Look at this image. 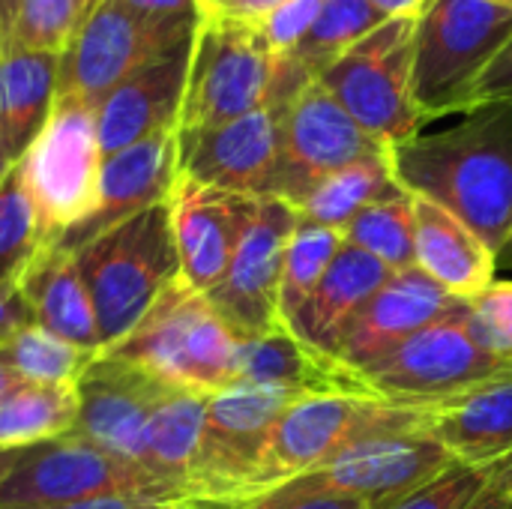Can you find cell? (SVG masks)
<instances>
[{
  "label": "cell",
  "instance_id": "cell-1",
  "mask_svg": "<svg viewBox=\"0 0 512 509\" xmlns=\"http://www.w3.org/2000/svg\"><path fill=\"white\" fill-rule=\"evenodd\" d=\"M396 183L408 195L471 225L495 252L512 228V102H489L438 132L390 147Z\"/></svg>",
  "mask_w": 512,
  "mask_h": 509
},
{
  "label": "cell",
  "instance_id": "cell-2",
  "mask_svg": "<svg viewBox=\"0 0 512 509\" xmlns=\"http://www.w3.org/2000/svg\"><path fill=\"white\" fill-rule=\"evenodd\" d=\"M72 255L96 312L102 351L126 339L180 279L168 201L102 231Z\"/></svg>",
  "mask_w": 512,
  "mask_h": 509
},
{
  "label": "cell",
  "instance_id": "cell-3",
  "mask_svg": "<svg viewBox=\"0 0 512 509\" xmlns=\"http://www.w3.org/2000/svg\"><path fill=\"white\" fill-rule=\"evenodd\" d=\"M414 429H426V405L384 402L357 393L297 396L273 426L261 465L237 509L294 477L321 471L360 441Z\"/></svg>",
  "mask_w": 512,
  "mask_h": 509
},
{
  "label": "cell",
  "instance_id": "cell-4",
  "mask_svg": "<svg viewBox=\"0 0 512 509\" xmlns=\"http://www.w3.org/2000/svg\"><path fill=\"white\" fill-rule=\"evenodd\" d=\"M237 351L240 339L207 294L177 279L132 333L102 354L120 357L174 390L213 396L237 384Z\"/></svg>",
  "mask_w": 512,
  "mask_h": 509
},
{
  "label": "cell",
  "instance_id": "cell-5",
  "mask_svg": "<svg viewBox=\"0 0 512 509\" xmlns=\"http://www.w3.org/2000/svg\"><path fill=\"white\" fill-rule=\"evenodd\" d=\"M512 39V9L432 0L414 27V96L429 123L474 108L477 84Z\"/></svg>",
  "mask_w": 512,
  "mask_h": 509
},
{
  "label": "cell",
  "instance_id": "cell-6",
  "mask_svg": "<svg viewBox=\"0 0 512 509\" xmlns=\"http://www.w3.org/2000/svg\"><path fill=\"white\" fill-rule=\"evenodd\" d=\"M294 399L297 393L291 390L255 384L213 393L180 509H237L261 465L273 426Z\"/></svg>",
  "mask_w": 512,
  "mask_h": 509
},
{
  "label": "cell",
  "instance_id": "cell-7",
  "mask_svg": "<svg viewBox=\"0 0 512 509\" xmlns=\"http://www.w3.org/2000/svg\"><path fill=\"white\" fill-rule=\"evenodd\" d=\"M15 168L36 207L42 246L60 240L96 207L102 174L96 108L78 96L57 93L42 132Z\"/></svg>",
  "mask_w": 512,
  "mask_h": 509
},
{
  "label": "cell",
  "instance_id": "cell-8",
  "mask_svg": "<svg viewBox=\"0 0 512 509\" xmlns=\"http://www.w3.org/2000/svg\"><path fill=\"white\" fill-rule=\"evenodd\" d=\"M414 27L417 18H387L318 75L321 87L384 147L429 126L414 96Z\"/></svg>",
  "mask_w": 512,
  "mask_h": 509
},
{
  "label": "cell",
  "instance_id": "cell-9",
  "mask_svg": "<svg viewBox=\"0 0 512 509\" xmlns=\"http://www.w3.org/2000/svg\"><path fill=\"white\" fill-rule=\"evenodd\" d=\"M279 57L258 27L204 15L189 57L177 135L216 129L276 102Z\"/></svg>",
  "mask_w": 512,
  "mask_h": 509
},
{
  "label": "cell",
  "instance_id": "cell-10",
  "mask_svg": "<svg viewBox=\"0 0 512 509\" xmlns=\"http://www.w3.org/2000/svg\"><path fill=\"white\" fill-rule=\"evenodd\" d=\"M96 498H144L177 509L171 489L141 465L75 435L21 450L15 471L0 486V509L66 507Z\"/></svg>",
  "mask_w": 512,
  "mask_h": 509
},
{
  "label": "cell",
  "instance_id": "cell-11",
  "mask_svg": "<svg viewBox=\"0 0 512 509\" xmlns=\"http://www.w3.org/2000/svg\"><path fill=\"white\" fill-rule=\"evenodd\" d=\"M510 369L477 342L465 306L456 315L423 327L357 378L372 399L432 405Z\"/></svg>",
  "mask_w": 512,
  "mask_h": 509
},
{
  "label": "cell",
  "instance_id": "cell-12",
  "mask_svg": "<svg viewBox=\"0 0 512 509\" xmlns=\"http://www.w3.org/2000/svg\"><path fill=\"white\" fill-rule=\"evenodd\" d=\"M381 153L390 147L372 138L315 78L285 102L282 156L270 198L300 207L318 183Z\"/></svg>",
  "mask_w": 512,
  "mask_h": 509
},
{
  "label": "cell",
  "instance_id": "cell-13",
  "mask_svg": "<svg viewBox=\"0 0 512 509\" xmlns=\"http://www.w3.org/2000/svg\"><path fill=\"white\" fill-rule=\"evenodd\" d=\"M195 33H171L147 24L120 0H96L60 51L57 93L99 102L153 57L189 42Z\"/></svg>",
  "mask_w": 512,
  "mask_h": 509
},
{
  "label": "cell",
  "instance_id": "cell-14",
  "mask_svg": "<svg viewBox=\"0 0 512 509\" xmlns=\"http://www.w3.org/2000/svg\"><path fill=\"white\" fill-rule=\"evenodd\" d=\"M300 222L297 207L282 198H258L255 216L231 258L222 282L207 294L231 333L255 339L279 327V288L285 249Z\"/></svg>",
  "mask_w": 512,
  "mask_h": 509
},
{
  "label": "cell",
  "instance_id": "cell-15",
  "mask_svg": "<svg viewBox=\"0 0 512 509\" xmlns=\"http://www.w3.org/2000/svg\"><path fill=\"white\" fill-rule=\"evenodd\" d=\"M285 102H270L216 129L177 135L180 174L237 195L270 198L282 156Z\"/></svg>",
  "mask_w": 512,
  "mask_h": 509
},
{
  "label": "cell",
  "instance_id": "cell-16",
  "mask_svg": "<svg viewBox=\"0 0 512 509\" xmlns=\"http://www.w3.org/2000/svg\"><path fill=\"white\" fill-rule=\"evenodd\" d=\"M168 207L180 279L189 288L210 294L228 273L231 258L255 216L258 198L213 189L180 174Z\"/></svg>",
  "mask_w": 512,
  "mask_h": 509
},
{
  "label": "cell",
  "instance_id": "cell-17",
  "mask_svg": "<svg viewBox=\"0 0 512 509\" xmlns=\"http://www.w3.org/2000/svg\"><path fill=\"white\" fill-rule=\"evenodd\" d=\"M75 393L78 423L72 435L138 465L144 426L174 387L120 357L99 354L78 378Z\"/></svg>",
  "mask_w": 512,
  "mask_h": 509
},
{
  "label": "cell",
  "instance_id": "cell-18",
  "mask_svg": "<svg viewBox=\"0 0 512 509\" xmlns=\"http://www.w3.org/2000/svg\"><path fill=\"white\" fill-rule=\"evenodd\" d=\"M180 180V138L177 132H162L138 141L114 156L102 159L99 195L93 213L69 228L60 240L48 243L63 252H78L102 231L165 204Z\"/></svg>",
  "mask_w": 512,
  "mask_h": 509
},
{
  "label": "cell",
  "instance_id": "cell-19",
  "mask_svg": "<svg viewBox=\"0 0 512 509\" xmlns=\"http://www.w3.org/2000/svg\"><path fill=\"white\" fill-rule=\"evenodd\" d=\"M453 465L450 453L426 429H414L360 441L342 450L318 474L339 492L363 498L378 509L417 492Z\"/></svg>",
  "mask_w": 512,
  "mask_h": 509
},
{
  "label": "cell",
  "instance_id": "cell-20",
  "mask_svg": "<svg viewBox=\"0 0 512 509\" xmlns=\"http://www.w3.org/2000/svg\"><path fill=\"white\" fill-rule=\"evenodd\" d=\"M468 303L450 297L417 267L393 273L384 288L360 309L336 348V360L354 375L387 357L423 327L456 315Z\"/></svg>",
  "mask_w": 512,
  "mask_h": 509
},
{
  "label": "cell",
  "instance_id": "cell-21",
  "mask_svg": "<svg viewBox=\"0 0 512 509\" xmlns=\"http://www.w3.org/2000/svg\"><path fill=\"white\" fill-rule=\"evenodd\" d=\"M192 42H183L117 84L96 108L102 159L162 132H177L189 78Z\"/></svg>",
  "mask_w": 512,
  "mask_h": 509
},
{
  "label": "cell",
  "instance_id": "cell-22",
  "mask_svg": "<svg viewBox=\"0 0 512 509\" xmlns=\"http://www.w3.org/2000/svg\"><path fill=\"white\" fill-rule=\"evenodd\" d=\"M426 432L468 468H492L512 456V369L465 393L426 405Z\"/></svg>",
  "mask_w": 512,
  "mask_h": 509
},
{
  "label": "cell",
  "instance_id": "cell-23",
  "mask_svg": "<svg viewBox=\"0 0 512 509\" xmlns=\"http://www.w3.org/2000/svg\"><path fill=\"white\" fill-rule=\"evenodd\" d=\"M417 270L441 285L450 297L471 303L495 279V249L459 216L429 198L411 195Z\"/></svg>",
  "mask_w": 512,
  "mask_h": 509
},
{
  "label": "cell",
  "instance_id": "cell-24",
  "mask_svg": "<svg viewBox=\"0 0 512 509\" xmlns=\"http://www.w3.org/2000/svg\"><path fill=\"white\" fill-rule=\"evenodd\" d=\"M390 276V267L345 243L309 303L288 324V330L318 354L336 357V348L348 333L351 321L384 288Z\"/></svg>",
  "mask_w": 512,
  "mask_h": 509
},
{
  "label": "cell",
  "instance_id": "cell-25",
  "mask_svg": "<svg viewBox=\"0 0 512 509\" xmlns=\"http://www.w3.org/2000/svg\"><path fill=\"white\" fill-rule=\"evenodd\" d=\"M237 384L279 387L297 396H312V393L366 396L360 378L351 369H345L336 357L318 354L315 348L300 342L285 324L240 342Z\"/></svg>",
  "mask_w": 512,
  "mask_h": 509
},
{
  "label": "cell",
  "instance_id": "cell-26",
  "mask_svg": "<svg viewBox=\"0 0 512 509\" xmlns=\"http://www.w3.org/2000/svg\"><path fill=\"white\" fill-rule=\"evenodd\" d=\"M21 291L39 327L57 333L78 348L102 354L96 312L72 252L42 246L21 276Z\"/></svg>",
  "mask_w": 512,
  "mask_h": 509
},
{
  "label": "cell",
  "instance_id": "cell-27",
  "mask_svg": "<svg viewBox=\"0 0 512 509\" xmlns=\"http://www.w3.org/2000/svg\"><path fill=\"white\" fill-rule=\"evenodd\" d=\"M60 54L3 51L0 54V150L15 165L42 132L57 99Z\"/></svg>",
  "mask_w": 512,
  "mask_h": 509
},
{
  "label": "cell",
  "instance_id": "cell-28",
  "mask_svg": "<svg viewBox=\"0 0 512 509\" xmlns=\"http://www.w3.org/2000/svg\"><path fill=\"white\" fill-rule=\"evenodd\" d=\"M207 399L198 393L174 390L147 420L141 447H138V465L153 474L162 486L171 489L177 498V509L183 504V486L189 477V468L195 462Z\"/></svg>",
  "mask_w": 512,
  "mask_h": 509
},
{
  "label": "cell",
  "instance_id": "cell-29",
  "mask_svg": "<svg viewBox=\"0 0 512 509\" xmlns=\"http://www.w3.org/2000/svg\"><path fill=\"white\" fill-rule=\"evenodd\" d=\"M75 387L21 384L0 402V450H27L75 432Z\"/></svg>",
  "mask_w": 512,
  "mask_h": 509
},
{
  "label": "cell",
  "instance_id": "cell-30",
  "mask_svg": "<svg viewBox=\"0 0 512 509\" xmlns=\"http://www.w3.org/2000/svg\"><path fill=\"white\" fill-rule=\"evenodd\" d=\"M402 192V186L393 177V165H390V153L354 162L342 171H336L333 177H327L324 183H318L306 201L297 207L300 219L324 225V228H336L345 231V225L369 204L390 198Z\"/></svg>",
  "mask_w": 512,
  "mask_h": 509
},
{
  "label": "cell",
  "instance_id": "cell-31",
  "mask_svg": "<svg viewBox=\"0 0 512 509\" xmlns=\"http://www.w3.org/2000/svg\"><path fill=\"white\" fill-rule=\"evenodd\" d=\"M384 21L387 18L369 0H324L312 30L285 60H291L306 78L315 81L324 69H330L345 51H351Z\"/></svg>",
  "mask_w": 512,
  "mask_h": 509
},
{
  "label": "cell",
  "instance_id": "cell-32",
  "mask_svg": "<svg viewBox=\"0 0 512 509\" xmlns=\"http://www.w3.org/2000/svg\"><path fill=\"white\" fill-rule=\"evenodd\" d=\"M96 357V351L78 348L39 324L18 330L0 348V366L15 372L24 384L51 387H75Z\"/></svg>",
  "mask_w": 512,
  "mask_h": 509
},
{
  "label": "cell",
  "instance_id": "cell-33",
  "mask_svg": "<svg viewBox=\"0 0 512 509\" xmlns=\"http://www.w3.org/2000/svg\"><path fill=\"white\" fill-rule=\"evenodd\" d=\"M345 243L372 255L393 273L417 267V249H414V207L411 195L402 189L390 198H381L369 207H363L348 225H345Z\"/></svg>",
  "mask_w": 512,
  "mask_h": 509
},
{
  "label": "cell",
  "instance_id": "cell-34",
  "mask_svg": "<svg viewBox=\"0 0 512 509\" xmlns=\"http://www.w3.org/2000/svg\"><path fill=\"white\" fill-rule=\"evenodd\" d=\"M345 246V234L336 228H324L315 222L300 219L288 249H285V267H282V288H279V321L288 327L297 312L309 303L321 279L327 276L330 264Z\"/></svg>",
  "mask_w": 512,
  "mask_h": 509
},
{
  "label": "cell",
  "instance_id": "cell-35",
  "mask_svg": "<svg viewBox=\"0 0 512 509\" xmlns=\"http://www.w3.org/2000/svg\"><path fill=\"white\" fill-rule=\"evenodd\" d=\"M42 249L36 207L12 165L0 183V285L18 282Z\"/></svg>",
  "mask_w": 512,
  "mask_h": 509
},
{
  "label": "cell",
  "instance_id": "cell-36",
  "mask_svg": "<svg viewBox=\"0 0 512 509\" xmlns=\"http://www.w3.org/2000/svg\"><path fill=\"white\" fill-rule=\"evenodd\" d=\"M84 18V0H18L9 48L60 54Z\"/></svg>",
  "mask_w": 512,
  "mask_h": 509
},
{
  "label": "cell",
  "instance_id": "cell-37",
  "mask_svg": "<svg viewBox=\"0 0 512 509\" xmlns=\"http://www.w3.org/2000/svg\"><path fill=\"white\" fill-rule=\"evenodd\" d=\"M468 321L477 342L512 366V279H495L477 300L468 303Z\"/></svg>",
  "mask_w": 512,
  "mask_h": 509
},
{
  "label": "cell",
  "instance_id": "cell-38",
  "mask_svg": "<svg viewBox=\"0 0 512 509\" xmlns=\"http://www.w3.org/2000/svg\"><path fill=\"white\" fill-rule=\"evenodd\" d=\"M240 509H372L363 498L339 492L318 471L294 477Z\"/></svg>",
  "mask_w": 512,
  "mask_h": 509
},
{
  "label": "cell",
  "instance_id": "cell-39",
  "mask_svg": "<svg viewBox=\"0 0 512 509\" xmlns=\"http://www.w3.org/2000/svg\"><path fill=\"white\" fill-rule=\"evenodd\" d=\"M495 468V465H492ZM492 468H468V465H453L432 483L420 486L417 492L390 501L378 509H462L486 483Z\"/></svg>",
  "mask_w": 512,
  "mask_h": 509
},
{
  "label": "cell",
  "instance_id": "cell-40",
  "mask_svg": "<svg viewBox=\"0 0 512 509\" xmlns=\"http://www.w3.org/2000/svg\"><path fill=\"white\" fill-rule=\"evenodd\" d=\"M321 6H324V0H288V3H282L270 18H264L258 24L264 45L276 57H291L297 51V45L306 39V33L312 30Z\"/></svg>",
  "mask_w": 512,
  "mask_h": 509
},
{
  "label": "cell",
  "instance_id": "cell-41",
  "mask_svg": "<svg viewBox=\"0 0 512 509\" xmlns=\"http://www.w3.org/2000/svg\"><path fill=\"white\" fill-rule=\"evenodd\" d=\"M120 3L132 9L138 18H144L147 24L171 33H195L204 18L198 0H120Z\"/></svg>",
  "mask_w": 512,
  "mask_h": 509
},
{
  "label": "cell",
  "instance_id": "cell-42",
  "mask_svg": "<svg viewBox=\"0 0 512 509\" xmlns=\"http://www.w3.org/2000/svg\"><path fill=\"white\" fill-rule=\"evenodd\" d=\"M36 324L33 321V309L21 291V279L18 282H9V285H0V348L24 327Z\"/></svg>",
  "mask_w": 512,
  "mask_h": 509
},
{
  "label": "cell",
  "instance_id": "cell-43",
  "mask_svg": "<svg viewBox=\"0 0 512 509\" xmlns=\"http://www.w3.org/2000/svg\"><path fill=\"white\" fill-rule=\"evenodd\" d=\"M489 102H512V39L504 45V51L495 57V63L486 69V75L477 84L474 108Z\"/></svg>",
  "mask_w": 512,
  "mask_h": 509
},
{
  "label": "cell",
  "instance_id": "cell-44",
  "mask_svg": "<svg viewBox=\"0 0 512 509\" xmlns=\"http://www.w3.org/2000/svg\"><path fill=\"white\" fill-rule=\"evenodd\" d=\"M462 509H512V456L489 471L483 489Z\"/></svg>",
  "mask_w": 512,
  "mask_h": 509
},
{
  "label": "cell",
  "instance_id": "cell-45",
  "mask_svg": "<svg viewBox=\"0 0 512 509\" xmlns=\"http://www.w3.org/2000/svg\"><path fill=\"white\" fill-rule=\"evenodd\" d=\"M282 3L288 0H213L210 12L213 18H225V21H237V24H249L258 27L264 18H270Z\"/></svg>",
  "mask_w": 512,
  "mask_h": 509
},
{
  "label": "cell",
  "instance_id": "cell-46",
  "mask_svg": "<svg viewBox=\"0 0 512 509\" xmlns=\"http://www.w3.org/2000/svg\"><path fill=\"white\" fill-rule=\"evenodd\" d=\"M48 509H174L156 501H144V498H96V501H81V504H66V507H48Z\"/></svg>",
  "mask_w": 512,
  "mask_h": 509
},
{
  "label": "cell",
  "instance_id": "cell-47",
  "mask_svg": "<svg viewBox=\"0 0 512 509\" xmlns=\"http://www.w3.org/2000/svg\"><path fill=\"white\" fill-rule=\"evenodd\" d=\"M384 18H420L432 0H369Z\"/></svg>",
  "mask_w": 512,
  "mask_h": 509
},
{
  "label": "cell",
  "instance_id": "cell-48",
  "mask_svg": "<svg viewBox=\"0 0 512 509\" xmlns=\"http://www.w3.org/2000/svg\"><path fill=\"white\" fill-rule=\"evenodd\" d=\"M15 12H18V0H0V54L9 48V36H12V24H15Z\"/></svg>",
  "mask_w": 512,
  "mask_h": 509
},
{
  "label": "cell",
  "instance_id": "cell-49",
  "mask_svg": "<svg viewBox=\"0 0 512 509\" xmlns=\"http://www.w3.org/2000/svg\"><path fill=\"white\" fill-rule=\"evenodd\" d=\"M495 273L498 279H512V228L495 252Z\"/></svg>",
  "mask_w": 512,
  "mask_h": 509
},
{
  "label": "cell",
  "instance_id": "cell-50",
  "mask_svg": "<svg viewBox=\"0 0 512 509\" xmlns=\"http://www.w3.org/2000/svg\"><path fill=\"white\" fill-rule=\"evenodd\" d=\"M18 459H21V450H0V486H3L6 477L15 471Z\"/></svg>",
  "mask_w": 512,
  "mask_h": 509
},
{
  "label": "cell",
  "instance_id": "cell-51",
  "mask_svg": "<svg viewBox=\"0 0 512 509\" xmlns=\"http://www.w3.org/2000/svg\"><path fill=\"white\" fill-rule=\"evenodd\" d=\"M21 384H24V381H21L15 372H9L6 366H0V402H3L12 390H18Z\"/></svg>",
  "mask_w": 512,
  "mask_h": 509
},
{
  "label": "cell",
  "instance_id": "cell-52",
  "mask_svg": "<svg viewBox=\"0 0 512 509\" xmlns=\"http://www.w3.org/2000/svg\"><path fill=\"white\" fill-rule=\"evenodd\" d=\"M9 168H12V162L6 159V153L0 150V183H3V177L9 174Z\"/></svg>",
  "mask_w": 512,
  "mask_h": 509
},
{
  "label": "cell",
  "instance_id": "cell-53",
  "mask_svg": "<svg viewBox=\"0 0 512 509\" xmlns=\"http://www.w3.org/2000/svg\"><path fill=\"white\" fill-rule=\"evenodd\" d=\"M198 6H201V12L207 15V12H210V6H213V0H198Z\"/></svg>",
  "mask_w": 512,
  "mask_h": 509
},
{
  "label": "cell",
  "instance_id": "cell-54",
  "mask_svg": "<svg viewBox=\"0 0 512 509\" xmlns=\"http://www.w3.org/2000/svg\"><path fill=\"white\" fill-rule=\"evenodd\" d=\"M489 3H501V6H510L512 9V0H489Z\"/></svg>",
  "mask_w": 512,
  "mask_h": 509
},
{
  "label": "cell",
  "instance_id": "cell-55",
  "mask_svg": "<svg viewBox=\"0 0 512 509\" xmlns=\"http://www.w3.org/2000/svg\"><path fill=\"white\" fill-rule=\"evenodd\" d=\"M93 3H96V0H84V12H87V9H90Z\"/></svg>",
  "mask_w": 512,
  "mask_h": 509
}]
</instances>
